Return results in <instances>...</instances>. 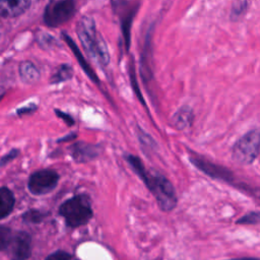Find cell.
<instances>
[{
  "mask_svg": "<svg viewBox=\"0 0 260 260\" xmlns=\"http://www.w3.org/2000/svg\"><path fill=\"white\" fill-rule=\"evenodd\" d=\"M125 159L154 196L158 207L162 211H171L177 206L178 196L176 190L164 175L146 170L141 159L136 155L128 154Z\"/></svg>",
  "mask_w": 260,
  "mask_h": 260,
  "instance_id": "6da1fadb",
  "label": "cell"
},
{
  "mask_svg": "<svg viewBox=\"0 0 260 260\" xmlns=\"http://www.w3.org/2000/svg\"><path fill=\"white\" fill-rule=\"evenodd\" d=\"M77 34L87 54L98 63L106 66L109 62V53L103 38L95 29L93 19L89 16L81 17L77 24Z\"/></svg>",
  "mask_w": 260,
  "mask_h": 260,
  "instance_id": "7a4b0ae2",
  "label": "cell"
},
{
  "mask_svg": "<svg viewBox=\"0 0 260 260\" xmlns=\"http://www.w3.org/2000/svg\"><path fill=\"white\" fill-rule=\"evenodd\" d=\"M59 214L69 228H78L87 223L93 215L89 198L79 194L64 201L59 207Z\"/></svg>",
  "mask_w": 260,
  "mask_h": 260,
  "instance_id": "3957f363",
  "label": "cell"
},
{
  "mask_svg": "<svg viewBox=\"0 0 260 260\" xmlns=\"http://www.w3.org/2000/svg\"><path fill=\"white\" fill-rule=\"evenodd\" d=\"M260 152V130L253 129L240 137L232 148L233 159L241 166L255 161Z\"/></svg>",
  "mask_w": 260,
  "mask_h": 260,
  "instance_id": "277c9868",
  "label": "cell"
},
{
  "mask_svg": "<svg viewBox=\"0 0 260 260\" xmlns=\"http://www.w3.org/2000/svg\"><path fill=\"white\" fill-rule=\"evenodd\" d=\"M75 12L74 0H50L44 12V20L49 26H59L68 21Z\"/></svg>",
  "mask_w": 260,
  "mask_h": 260,
  "instance_id": "5b68a950",
  "label": "cell"
},
{
  "mask_svg": "<svg viewBox=\"0 0 260 260\" xmlns=\"http://www.w3.org/2000/svg\"><path fill=\"white\" fill-rule=\"evenodd\" d=\"M59 181V175L56 171L45 169L34 172L27 183L29 192L34 195H44L53 191Z\"/></svg>",
  "mask_w": 260,
  "mask_h": 260,
  "instance_id": "8992f818",
  "label": "cell"
},
{
  "mask_svg": "<svg viewBox=\"0 0 260 260\" xmlns=\"http://www.w3.org/2000/svg\"><path fill=\"white\" fill-rule=\"evenodd\" d=\"M190 161L191 164L198 169L200 172H202L203 174H205L206 176L215 179V180H220L223 182H228V183H232L235 181V176L234 173L224 168L223 166L220 165H216L204 157L198 156V155H191L190 156Z\"/></svg>",
  "mask_w": 260,
  "mask_h": 260,
  "instance_id": "52a82bcc",
  "label": "cell"
},
{
  "mask_svg": "<svg viewBox=\"0 0 260 260\" xmlns=\"http://www.w3.org/2000/svg\"><path fill=\"white\" fill-rule=\"evenodd\" d=\"M11 260H27L31 255V239L25 232L16 233L9 245Z\"/></svg>",
  "mask_w": 260,
  "mask_h": 260,
  "instance_id": "ba28073f",
  "label": "cell"
},
{
  "mask_svg": "<svg viewBox=\"0 0 260 260\" xmlns=\"http://www.w3.org/2000/svg\"><path fill=\"white\" fill-rule=\"evenodd\" d=\"M70 153L76 162H85L96 157L100 153V148L98 145L79 141L70 146Z\"/></svg>",
  "mask_w": 260,
  "mask_h": 260,
  "instance_id": "9c48e42d",
  "label": "cell"
},
{
  "mask_svg": "<svg viewBox=\"0 0 260 260\" xmlns=\"http://www.w3.org/2000/svg\"><path fill=\"white\" fill-rule=\"evenodd\" d=\"M30 4V0H0V15L16 17L22 14Z\"/></svg>",
  "mask_w": 260,
  "mask_h": 260,
  "instance_id": "30bf717a",
  "label": "cell"
},
{
  "mask_svg": "<svg viewBox=\"0 0 260 260\" xmlns=\"http://www.w3.org/2000/svg\"><path fill=\"white\" fill-rule=\"evenodd\" d=\"M193 120H194L193 110L188 106H184L175 113V115L172 118V124L176 129L184 130L192 125Z\"/></svg>",
  "mask_w": 260,
  "mask_h": 260,
  "instance_id": "8fae6325",
  "label": "cell"
},
{
  "mask_svg": "<svg viewBox=\"0 0 260 260\" xmlns=\"http://www.w3.org/2000/svg\"><path fill=\"white\" fill-rule=\"evenodd\" d=\"M15 197L7 187H0V220L7 217L13 210Z\"/></svg>",
  "mask_w": 260,
  "mask_h": 260,
  "instance_id": "7c38bea8",
  "label": "cell"
},
{
  "mask_svg": "<svg viewBox=\"0 0 260 260\" xmlns=\"http://www.w3.org/2000/svg\"><path fill=\"white\" fill-rule=\"evenodd\" d=\"M19 74L24 82H35L39 79L40 73L37 67L30 62H22L19 66Z\"/></svg>",
  "mask_w": 260,
  "mask_h": 260,
  "instance_id": "4fadbf2b",
  "label": "cell"
},
{
  "mask_svg": "<svg viewBox=\"0 0 260 260\" xmlns=\"http://www.w3.org/2000/svg\"><path fill=\"white\" fill-rule=\"evenodd\" d=\"M46 217V213L38 209H28L22 214V220L27 223H40Z\"/></svg>",
  "mask_w": 260,
  "mask_h": 260,
  "instance_id": "5bb4252c",
  "label": "cell"
},
{
  "mask_svg": "<svg viewBox=\"0 0 260 260\" xmlns=\"http://www.w3.org/2000/svg\"><path fill=\"white\" fill-rule=\"evenodd\" d=\"M237 224H256L260 223V211H250L236 220Z\"/></svg>",
  "mask_w": 260,
  "mask_h": 260,
  "instance_id": "9a60e30c",
  "label": "cell"
},
{
  "mask_svg": "<svg viewBox=\"0 0 260 260\" xmlns=\"http://www.w3.org/2000/svg\"><path fill=\"white\" fill-rule=\"evenodd\" d=\"M12 232L9 228L0 225V251L9 247L12 240Z\"/></svg>",
  "mask_w": 260,
  "mask_h": 260,
  "instance_id": "2e32d148",
  "label": "cell"
},
{
  "mask_svg": "<svg viewBox=\"0 0 260 260\" xmlns=\"http://www.w3.org/2000/svg\"><path fill=\"white\" fill-rule=\"evenodd\" d=\"M72 70L69 66L67 65H62L59 70L54 74L53 76V82H60L63 80H66L71 77Z\"/></svg>",
  "mask_w": 260,
  "mask_h": 260,
  "instance_id": "e0dca14e",
  "label": "cell"
},
{
  "mask_svg": "<svg viewBox=\"0 0 260 260\" xmlns=\"http://www.w3.org/2000/svg\"><path fill=\"white\" fill-rule=\"evenodd\" d=\"M72 255L66 251L58 250L50 254L45 260H71Z\"/></svg>",
  "mask_w": 260,
  "mask_h": 260,
  "instance_id": "ac0fdd59",
  "label": "cell"
},
{
  "mask_svg": "<svg viewBox=\"0 0 260 260\" xmlns=\"http://www.w3.org/2000/svg\"><path fill=\"white\" fill-rule=\"evenodd\" d=\"M19 153H20V151H19V149H17V148L10 149L5 155H3V156L0 158V167L6 166L8 162H10V161L13 160L15 157H17Z\"/></svg>",
  "mask_w": 260,
  "mask_h": 260,
  "instance_id": "d6986e66",
  "label": "cell"
},
{
  "mask_svg": "<svg viewBox=\"0 0 260 260\" xmlns=\"http://www.w3.org/2000/svg\"><path fill=\"white\" fill-rule=\"evenodd\" d=\"M55 112H56L57 116H58L60 119H62L68 126H72V125L74 124V120H73V118H72L69 114L64 113V112L59 111V110H56Z\"/></svg>",
  "mask_w": 260,
  "mask_h": 260,
  "instance_id": "ffe728a7",
  "label": "cell"
},
{
  "mask_svg": "<svg viewBox=\"0 0 260 260\" xmlns=\"http://www.w3.org/2000/svg\"><path fill=\"white\" fill-rule=\"evenodd\" d=\"M36 110V106H27V107H24V108H21V109H18L17 110V114L18 115H24V114H27V113H31Z\"/></svg>",
  "mask_w": 260,
  "mask_h": 260,
  "instance_id": "44dd1931",
  "label": "cell"
},
{
  "mask_svg": "<svg viewBox=\"0 0 260 260\" xmlns=\"http://www.w3.org/2000/svg\"><path fill=\"white\" fill-rule=\"evenodd\" d=\"M75 137H76V134H75V133H71L70 135H67V136H65V137H63V138H61V139H59V141H70V140L74 139Z\"/></svg>",
  "mask_w": 260,
  "mask_h": 260,
  "instance_id": "7402d4cb",
  "label": "cell"
},
{
  "mask_svg": "<svg viewBox=\"0 0 260 260\" xmlns=\"http://www.w3.org/2000/svg\"><path fill=\"white\" fill-rule=\"evenodd\" d=\"M229 260H260V258H256V257H242V258H234V259H229Z\"/></svg>",
  "mask_w": 260,
  "mask_h": 260,
  "instance_id": "603a6c76",
  "label": "cell"
},
{
  "mask_svg": "<svg viewBox=\"0 0 260 260\" xmlns=\"http://www.w3.org/2000/svg\"><path fill=\"white\" fill-rule=\"evenodd\" d=\"M4 93H5V90H4V88H3V87H0V101H1V99L3 98Z\"/></svg>",
  "mask_w": 260,
  "mask_h": 260,
  "instance_id": "cb8c5ba5",
  "label": "cell"
},
{
  "mask_svg": "<svg viewBox=\"0 0 260 260\" xmlns=\"http://www.w3.org/2000/svg\"><path fill=\"white\" fill-rule=\"evenodd\" d=\"M258 197H259V198H260V192H259V194H258Z\"/></svg>",
  "mask_w": 260,
  "mask_h": 260,
  "instance_id": "d4e9b609",
  "label": "cell"
}]
</instances>
